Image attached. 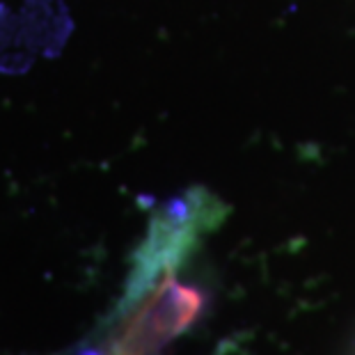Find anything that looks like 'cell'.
I'll return each instance as SVG.
<instances>
[{
  "label": "cell",
  "mask_w": 355,
  "mask_h": 355,
  "mask_svg": "<svg viewBox=\"0 0 355 355\" xmlns=\"http://www.w3.org/2000/svg\"><path fill=\"white\" fill-rule=\"evenodd\" d=\"M209 305L200 286L181 284L168 273L135 309L131 328L119 342V355H142L165 346L191 330Z\"/></svg>",
  "instance_id": "7a4b0ae2"
},
{
  "label": "cell",
  "mask_w": 355,
  "mask_h": 355,
  "mask_svg": "<svg viewBox=\"0 0 355 355\" xmlns=\"http://www.w3.org/2000/svg\"><path fill=\"white\" fill-rule=\"evenodd\" d=\"M227 207L202 186L188 188L156 211L142 245L135 250L117 316H128L156 289V284L184 263L200 241L220 227Z\"/></svg>",
  "instance_id": "6da1fadb"
}]
</instances>
